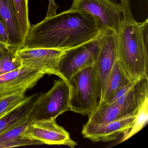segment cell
<instances>
[{
  "instance_id": "6da1fadb",
  "label": "cell",
  "mask_w": 148,
  "mask_h": 148,
  "mask_svg": "<svg viewBox=\"0 0 148 148\" xmlns=\"http://www.w3.org/2000/svg\"><path fill=\"white\" fill-rule=\"evenodd\" d=\"M101 31L89 14L70 9L31 25L21 48L70 50L95 39Z\"/></svg>"
},
{
  "instance_id": "7a4b0ae2",
  "label": "cell",
  "mask_w": 148,
  "mask_h": 148,
  "mask_svg": "<svg viewBox=\"0 0 148 148\" xmlns=\"http://www.w3.org/2000/svg\"><path fill=\"white\" fill-rule=\"evenodd\" d=\"M119 64L132 81L148 78V19L142 22L123 18L116 29Z\"/></svg>"
},
{
  "instance_id": "3957f363",
  "label": "cell",
  "mask_w": 148,
  "mask_h": 148,
  "mask_svg": "<svg viewBox=\"0 0 148 148\" xmlns=\"http://www.w3.org/2000/svg\"><path fill=\"white\" fill-rule=\"evenodd\" d=\"M68 84L70 110L89 116L97 107L101 98L100 83L93 66L75 74Z\"/></svg>"
},
{
  "instance_id": "277c9868",
  "label": "cell",
  "mask_w": 148,
  "mask_h": 148,
  "mask_svg": "<svg viewBox=\"0 0 148 148\" xmlns=\"http://www.w3.org/2000/svg\"><path fill=\"white\" fill-rule=\"evenodd\" d=\"M70 110V86L64 79L54 80L51 90L42 93L30 116V122L55 120Z\"/></svg>"
},
{
  "instance_id": "5b68a950",
  "label": "cell",
  "mask_w": 148,
  "mask_h": 148,
  "mask_svg": "<svg viewBox=\"0 0 148 148\" xmlns=\"http://www.w3.org/2000/svg\"><path fill=\"white\" fill-rule=\"evenodd\" d=\"M70 9L89 14L100 31L116 30L124 18L122 5L115 0H73Z\"/></svg>"
},
{
  "instance_id": "8992f818",
  "label": "cell",
  "mask_w": 148,
  "mask_h": 148,
  "mask_svg": "<svg viewBox=\"0 0 148 148\" xmlns=\"http://www.w3.org/2000/svg\"><path fill=\"white\" fill-rule=\"evenodd\" d=\"M99 35L90 42L66 51L59 65L61 79L69 83L75 74L93 66L99 51Z\"/></svg>"
},
{
  "instance_id": "52a82bcc",
  "label": "cell",
  "mask_w": 148,
  "mask_h": 148,
  "mask_svg": "<svg viewBox=\"0 0 148 148\" xmlns=\"http://www.w3.org/2000/svg\"><path fill=\"white\" fill-rule=\"evenodd\" d=\"M68 50L23 47L18 49L16 54L22 66L37 70L45 74L56 75L61 79L59 65Z\"/></svg>"
},
{
  "instance_id": "ba28073f",
  "label": "cell",
  "mask_w": 148,
  "mask_h": 148,
  "mask_svg": "<svg viewBox=\"0 0 148 148\" xmlns=\"http://www.w3.org/2000/svg\"><path fill=\"white\" fill-rule=\"evenodd\" d=\"M22 136L49 145H64L72 148L77 145L69 133L54 119L30 122Z\"/></svg>"
},
{
  "instance_id": "9c48e42d",
  "label": "cell",
  "mask_w": 148,
  "mask_h": 148,
  "mask_svg": "<svg viewBox=\"0 0 148 148\" xmlns=\"http://www.w3.org/2000/svg\"><path fill=\"white\" fill-rule=\"evenodd\" d=\"M98 40L99 51L93 67L98 77L102 98L108 76L117 60L116 30L112 28L102 30Z\"/></svg>"
},
{
  "instance_id": "30bf717a",
  "label": "cell",
  "mask_w": 148,
  "mask_h": 148,
  "mask_svg": "<svg viewBox=\"0 0 148 148\" xmlns=\"http://www.w3.org/2000/svg\"><path fill=\"white\" fill-rule=\"evenodd\" d=\"M137 112L104 123L87 122L84 125L82 133L84 137L92 142H108L116 140L121 134H124L132 126Z\"/></svg>"
},
{
  "instance_id": "8fae6325",
  "label": "cell",
  "mask_w": 148,
  "mask_h": 148,
  "mask_svg": "<svg viewBox=\"0 0 148 148\" xmlns=\"http://www.w3.org/2000/svg\"><path fill=\"white\" fill-rule=\"evenodd\" d=\"M44 73L25 66L0 75V97L33 87L44 77Z\"/></svg>"
},
{
  "instance_id": "7c38bea8",
  "label": "cell",
  "mask_w": 148,
  "mask_h": 148,
  "mask_svg": "<svg viewBox=\"0 0 148 148\" xmlns=\"http://www.w3.org/2000/svg\"><path fill=\"white\" fill-rule=\"evenodd\" d=\"M147 99L148 78L142 77L134 81L131 87L113 103L120 106L126 115H129L136 112Z\"/></svg>"
},
{
  "instance_id": "4fadbf2b",
  "label": "cell",
  "mask_w": 148,
  "mask_h": 148,
  "mask_svg": "<svg viewBox=\"0 0 148 148\" xmlns=\"http://www.w3.org/2000/svg\"><path fill=\"white\" fill-rule=\"evenodd\" d=\"M42 93L27 97L18 106L0 118V134L21 121L30 118L31 113Z\"/></svg>"
},
{
  "instance_id": "5bb4252c",
  "label": "cell",
  "mask_w": 148,
  "mask_h": 148,
  "mask_svg": "<svg viewBox=\"0 0 148 148\" xmlns=\"http://www.w3.org/2000/svg\"><path fill=\"white\" fill-rule=\"evenodd\" d=\"M0 19L8 31L11 46L17 51L22 44L13 0H0Z\"/></svg>"
},
{
  "instance_id": "9a60e30c",
  "label": "cell",
  "mask_w": 148,
  "mask_h": 148,
  "mask_svg": "<svg viewBox=\"0 0 148 148\" xmlns=\"http://www.w3.org/2000/svg\"><path fill=\"white\" fill-rule=\"evenodd\" d=\"M131 82L117 60L108 76L99 104L108 103L119 89Z\"/></svg>"
},
{
  "instance_id": "2e32d148",
  "label": "cell",
  "mask_w": 148,
  "mask_h": 148,
  "mask_svg": "<svg viewBox=\"0 0 148 148\" xmlns=\"http://www.w3.org/2000/svg\"><path fill=\"white\" fill-rule=\"evenodd\" d=\"M127 116L121 107L115 103L99 104L96 110L88 116V122L101 124L111 122Z\"/></svg>"
},
{
  "instance_id": "e0dca14e",
  "label": "cell",
  "mask_w": 148,
  "mask_h": 148,
  "mask_svg": "<svg viewBox=\"0 0 148 148\" xmlns=\"http://www.w3.org/2000/svg\"><path fill=\"white\" fill-rule=\"evenodd\" d=\"M13 1L23 46L31 26L29 18V0H13Z\"/></svg>"
},
{
  "instance_id": "ac0fdd59",
  "label": "cell",
  "mask_w": 148,
  "mask_h": 148,
  "mask_svg": "<svg viewBox=\"0 0 148 148\" xmlns=\"http://www.w3.org/2000/svg\"><path fill=\"white\" fill-rule=\"evenodd\" d=\"M148 121V99L138 110L136 119L132 127L123 134L120 143L124 142L139 132L147 124Z\"/></svg>"
},
{
  "instance_id": "d6986e66",
  "label": "cell",
  "mask_w": 148,
  "mask_h": 148,
  "mask_svg": "<svg viewBox=\"0 0 148 148\" xmlns=\"http://www.w3.org/2000/svg\"><path fill=\"white\" fill-rule=\"evenodd\" d=\"M30 122V118L25 119L0 134V148L23 135Z\"/></svg>"
},
{
  "instance_id": "ffe728a7",
  "label": "cell",
  "mask_w": 148,
  "mask_h": 148,
  "mask_svg": "<svg viewBox=\"0 0 148 148\" xmlns=\"http://www.w3.org/2000/svg\"><path fill=\"white\" fill-rule=\"evenodd\" d=\"M25 92H19L0 97V118L20 104L27 97Z\"/></svg>"
},
{
  "instance_id": "44dd1931",
  "label": "cell",
  "mask_w": 148,
  "mask_h": 148,
  "mask_svg": "<svg viewBox=\"0 0 148 148\" xmlns=\"http://www.w3.org/2000/svg\"><path fill=\"white\" fill-rule=\"evenodd\" d=\"M15 51H9L0 59V75L22 67V64Z\"/></svg>"
},
{
  "instance_id": "7402d4cb",
  "label": "cell",
  "mask_w": 148,
  "mask_h": 148,
  "mask_svg": "<svg viewBox=\"0 0 148 148\" xmlns=\"http://www.w3.org/2000/svg\"><path fill=\"white\" fill-rule=\"evenodd\" d=\"M0 48L8 51H16L11 46L8 31L0 19Z\"/></svg>"
},
{
  "instance_id": "603a6c76",
  "label": "cell",
  "mask_w": 148,
  "mask_h": 148,
  "mask_svg": "<svg viewBox=\"0 0 148 148\" xmlns=\"http://www.w3.org/2000/svg\"><path fill=\"white\" fill-rule=\"evenodd\" d=\"M58 8V5L55 3V0H49L48 9L45 18H50L55 16L57 14V11Z\"/></svg>"
},
{
  "instance_id": "cb8c5ba5",
  "label": "cell",
  "mask_w": 148,
  "mask_h": 148,
  "mask_svg": "<svg viewBox=\"0 0 148 148\" xmlns=\"http://www.w3.org/2000/svg\"><path fill=\"white\" fill-rule=\"evenodd\" d=\"M121 5L123 8V12L124 14H128L131 12L130 0H120Z\"/></svg>"
},
{
  "instance_id": "d4e9b609",
  "label": "cell",
  "mask_w": 148,
  "mask_h": 148,
  "mask_svg": "<svg viewBox=\"0 0 148 148\" xmlns=\"http://www.w3.org/2000/svg\"><path fill=\"white\" fill-rule=\"evenodd\" d=\"M8 50H4V49L0 48V59L5 55L6 53L8 51Z\"/></svg>"
}]
</instances>
